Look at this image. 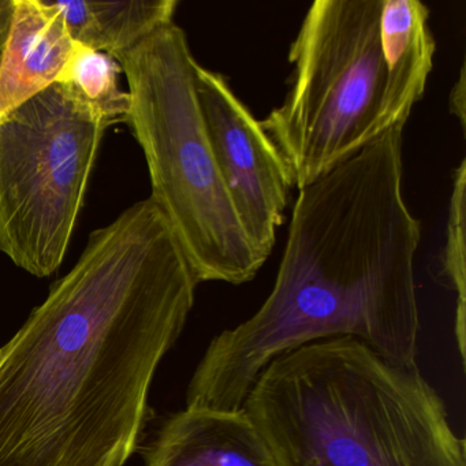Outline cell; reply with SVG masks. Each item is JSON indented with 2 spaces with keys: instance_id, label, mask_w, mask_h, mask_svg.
Masks as SVG:
<instances>
[{
  "instance_id": "cell-1",
  "label": "cell",
  "mask_w": 466,
  "mask_h": 466,
  "mask_svg": "<svg viewBox=\"0 0 466 466\" xmlns=\"http://www.w3.org/2000/svg\"><path fill=\"white\" fill-rule=\"evenodd\" d=\"M198 285L151 198L95 230L0 348V466H124Z\"/></svg>"
},
{
  "instance_id": "cell-2",
  "label": "cell",
  "mask_w": 466,
  "mask_h": 466,
  "mask_svg": "<svg viewBox=\"0 0 466 466\" xmlns=\"http://www.w3.org/2000/svg\"><path fill=\"white\" fill-rule=\"evenodd\" d=\"M403 130L395 125L299 190L271 293L211 340L187 408L239 410L272 360L329 338H356L392 364L417 367L421 225L403 198Z\"/></svg>"
},
{
  "instance_id": "cell-3",
  "label": "cell",
  "mask_w": 466,
  "mask_h": 466,
  "mask_svg": "<svg viewBox=\"0 0 466 466\" xmlns=\"http://www.w3.org/2000/svg\"><path fill=\"white\" fill-rule=\"evenodd\" d=\"M242 409L280 466H466L465 441L419 368L356 338L272 360Z\"/></svg>"
},
{
  "instance_id": "cell-4",
  "label": "cell",
  "mask_w": 466,
  "mask_h": 466,
  "mask_svg": "<svg viewBox=\"0 0 466 466\" xmlns=\"http://www.w3.org/2000/svg\"><path fill=\"white\" fill-rule=\"evenodd\" d=\"M116 61L129 86L127 124L148 165L151 198L198 283L250 282L267 260L242 228L218 168L184 29L170 24Z\"/></svg>"
},
{
  "instance_id": "cell-5",
  "label": "cell",
  "mask_w": 466,
  "mask_h": 466,
  "mask_svg": "<svg viewBox=\"0 0 466 466\" xmlns=\"http://www.w3.org/2000/svg\"><path fill=\"white\" fill-rule=\"evenodd\" d=\"M383 0H316L289 50V91L263 121L293 187L315 182L395 125L380 40Z\"/></svg>"
},
{
  "instance_id": "cell-6",
  "label": "cell",
  "mask_w": 466,
  "mask_h": 466,
  "mask_svg": "<svg viewBox=\"0 0 466 466\" xmlns=\"http://www.w3.org/2000/svg\"><path fill=\"white\" fill-rule=\"evenodd\" d=\"M113 122L56 83L0 119V252L37 278L64 263Z\"/></svg>"
},
{
  "instance_id": "cell-7",
  "label": "cell",
  "mask_w": 466,
  "mask_h": 466,
  "mask_svg": "<svg viewBox=\"0 0 466 466\" xmlns=\"http://www.w3.org/2000/svg\"><path fill=\"white\" fill-rule=\"evenodd\" d=\"M198 95L218 168L250 242L268 258L285 219L288 168L260 121L222 73L198 65Z\"/></svg>"
},
{
  "instance_id": "cell-8",
  "label": "cell",
  "mask_w": 466,
  "mask_h": 466,
  "mask_svg": "<svg viewBox=\"0 0 466 466\" xmlns=\"http://www.w3.org/2000/svg\"><path fill=\"white\" fill-rule=\"evenodd\" d=\"M146 466H280L244 409L187 408L160 425Z\"/></svg>"
},
{
  "instance_id": "cell-9",
  "label": "cell",
  "mask_w": 466,
  "mask_h": 466,
  "mask_svg": "<svg viewBox=\"0 0 466 466\" xmlns=\"http://www.w3.org/2000/svg\"><path fill=\"white\" fill-rule=\"evenodd\" d=\"M77 47L50 0H15L0 62V119L59 83Z\"/></svg>"
},
{
  "instance_id": "cell-10",
  "label": "cell",
  "mask_w": 466,
  "mask_h": 466,
  "mask_svg": "<svg viewBox=\"0 0 466 466\" xmlns=\"http://www.w3.org/2000/svg\"><path fill=\"white\" fill-rule=\"evenodd\" d=\"M50 2L77 45L116 59L173 24L179 5L178 0Z\"/></svg>"
},
{
  "instance_id": "cell-11",
  "label": "cell",
  "mask_w": 466,
  "mask_h": 466,
  "mask_svg": "<svg viewBox=\"0 0 466 466\" xmlns=\"http://www.w3.org/2000/svg\"><path fill=\"white\" fill-rule=\"evenodd\" d=\"M430 10L419 0H383L380 40L395 105L409 119L424 96L433 69L436 43Z\"/></svg>"
},
{
  "instance_id": "cell-12",
  "label": "cell",
  "mask_w": 466,
  "mask_h": 466,
  "mask_svg": "<svg viewBox=\"0 0 466 466\" xmlns=\"http://www.w3.org/2000/svg\"><path fill=\"white\" fill-rule=\"evenodd\" d=\"M121 64L102 51L78 45L59 83L69 84L84 100L113 124L127 122L130 97L119 86Z\"/></svg>"
},
{
  "instance_id": "cell-13",
  "label": "cell",
  "mask_w": 466,
  "mask_h": 466,
  "mask_svg": "<svg viewBox=\"0 0 466 466\" xmlns=\"http://www.w3.org/2000/svg\"><path fill=\"white\" fill-rule=\"evenodd\" d=\"M465 189L466 160L455 168L452 176V190L447 215L446 241L439 261V277L446 288L457 293L455 313V338L461 357L465 361V315H466V271H465Z\"/></svg>"
},
{
  "instance_id": "cell-14",
  "label": "cell",
  "mask_w": 466,
  "mask_h": 466,
  "mask_svg": "<svg viewBox=\"0 0 466 466\" xmlns=\"http://www.w3.org/2000/svg\"><path fill=\"white\" fill-rule=\"evenodd\" d=\"M465 65H462L460 70V78L455 86H452L451 94L449 97L450 113L458 119L462 130H465V108H466V84H465Z\"/></svg>"
},
{
  "instance_id": "cell-15",
  "label": "cell",
  "mask_w": 466,
  "mask_h": 466,
  "mask_svg": "<svg viewBox=\"0 0 466 466\" xmlns=\"http://www.w3.org/2000/svg\"><path fill=\"white\" fill-rule=\"evenodd\" d=\"M15 0H0V62L4 58L10 25H12Z\"/></svg>"
}]
</instances>
